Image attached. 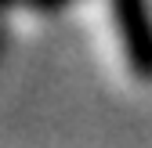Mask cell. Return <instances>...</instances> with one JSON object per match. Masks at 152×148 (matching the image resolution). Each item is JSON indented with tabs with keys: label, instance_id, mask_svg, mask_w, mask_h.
Here are the masks:
<instances>
[{
	"label": "cell",
	"instance_id": "1",
	"mask_svg": "<svg viewBox=\"0 0 152 148\" xmlns=\"http://www.w3.org/2000/svg\"><path fill=\"white\" fill-rule=\"evenodd\" d=\"M112 15L123 36V47L138 72L152 76V15L148 0H112Z\"/></svg>",
	"mask_w": 152,
	"mask_h": 148
}]
</instances>
